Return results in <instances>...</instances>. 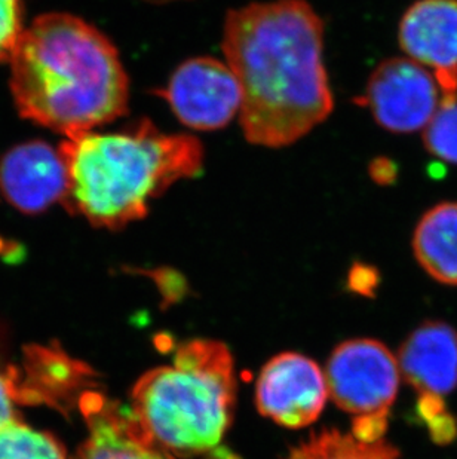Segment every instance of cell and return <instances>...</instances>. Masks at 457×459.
<instances>
[{"mask_svg": "<svg viewBox=\"0 0 457 459\" xmlns=\"http://www.w3.org/2000/svg\"><path fill=\"white\" fill-rule=\"evenodd\" d=\"M438 82L410 58H391L371 74L363 103L380 126L393 133L425 130L440 108Z\"/></svg>", "mask_w": 457, "mask_h": 459, "instance_id": "7", "label": "cell"}, {"mask_svg": "<svg viewBox=\"0 0 457 459\" xmlns=\"http://www.w3.org/2000/svg\"><path fill=\"white\" fill-rule=\"evenodd\" d=\"M402 51L434 70L443 99L457 97V0H418L400 24Z\"/></svg>", "mask_w": 457, "mask_h": 459, "instance_id": "9", "label": "cell"}, {"mask_svg": "<svg viewBox=\"0 0 457 459\" xmlns=\"http://www.w3.org/2000/svg\"><path fill=\"white\" fill-rule=\"evenodd\" d=\"M81 409L90 434L73 459H176L147 436L131 408L85 393Z\"/></svg>", "mask_w": 457, "mask_h": 459, "instance_id": "11", "label": "cell"}, {"mask_svg": "<svg viewBox=\"0 0 457 459\" xmlns=\"http://www.w3.org/2000/svg\"><path fill=\"white\" fill-rule=\"evenodd\" d=\"M398 366L418 397L443 399L457 386V332L443 321H427L400 350Z\"/></svg>", "mask_w": 457, "mask_h": 459, "instance_id": "12", "label": "cell"}, {"mask_svg": "<svg viewBox=\"0 0 457 459\" xmlns=\"http://www.w3.org/2000/svg\"><path fill=\"white\" fill-rule=\"evenodd\" d=\"M183 126L192 130H221L242 106L241 85L228 63L196 56L178 65L160 92Z\"/></svg>", "mask_w": 457, "mask_h": 459, "instance_id": "6", "label": "cell"}, {"mask_svg": "<svg viewBox=\"0 0 457 459\" xmlns=\"http://www.w3.org/2000/svg\"><path fill=\"white\" fill-rule=\"evenodd\" d=\"M423 140L432 155L457 164V97L441 99L440 108L425 126Z\"/></svg>", "mask_w": 457, "mask_h": 459, "instance_id": "16", "label": "cell"}, {"mask_svg": "<svg viewBox=\"0 0 457 459\" xmlns=\"http://www.w3.org/2000/svg\"><path fill=\"white\" fill-rule=\"evenodd\" d=\"M235 391L228 348L194 339L178 347L173 364L138 379L131 411L158 446L187 458L220 445L232 420Z\"/></svg>", "mask_w": 457, "mask_h": 459, "instance_id": "4", "label": "cell"}, {"mask_svg": "<svg viewBox=\"0 0 457 459\" xmlns=\"http://www.w3.org/2000/svg\"><path fill=\"white\" fill-rule=\"evenodd\" d=\"M9 63L20 115L65 137L128 112L130 79L116 47L76 15L36 18L22 31Z\"/></svg>", "mask_w": 457, "mask_h": 459, "instance_id": "2", "label": "cell"}, {"mask_svg": "<svg viewBox=\"0 0 457 459\" xmlns=\"http://www.w3.org/2000/svg\"><path fill=\"white\" fill-rule=\"evenodd\" d=\"M58 152L67 176L65 207L106 230L146 217L151 201L203 165L198 139L164 134L149 119L119 133L65 137Z\"/></svg>", "mask_w": 457, "mask_h": 459, "instance_id": "3", "label": "cell"}, {"mask_svg": "<svg viewBox=\"0 0 457 459\" xmlns=\"http://www.w3.org/2000/svg\"><path fill=\"white\" fill-rule=\"evenodd\" d=\"M285 459H400V454L384 438L363 442L354 434L325 429L293 449Z\"/></svg>", "mask_w": 457, "mask_h": 459, "instance_id": "14", "label": "cell"}, {"mask_svg": "<svg viewBox=\"0 0 457 459\" xmlns=\"http://www.w3.org/2000/svg\"><path fill=\"white\" fill-rule=\"evenodd\" d=\"M0 459H65L60 443L15 420L0 429Z\"/></svg>", "mask_w": 457, "mask_h": 459, "instance_id": "15", "label": "cell"}, {"mask_svg": "<svg viewBox=\"0 0 457 459\" xmlns=\"http://www.w3.org/2000/svg\"><path fill=\"white\" fill-rule=\"evenodd\" d=\"M413 250L434 280L457 286V203H441L420 219Z\"/></svg>", "mask_w": 457, "mask_h": 459, "instance_id": "13", "label": "cell"}, {"mask_svg": "<svg viewBox=\"0 0 457 459\" xmlns=\"http://www.w3.org/2000/svg\"><path fill=\"white\" fill-rule=\"evenodd\" d=\"M221 48L241 85L242 131L255 146L284 148L334 108L323 65V22L306 0L230 9Z\"/></svg>", "mask_w": 457, "mask_h": 459, "instance_id": "1", "label": "cell"}, {"mask_svg": "<svg viewBox=\"0 0 457 459\" xmlns=\"http://www.w3.org/2000/svg\"><path fill=\"white\" fill-rule=\"evenodd\" d=\"M327 397V381L320 366L294 352L273 357L260 373L255 391L260 413L287 429L315 422Z\"/></svg>", "mask_w": 457, "mask_h": 459, "instance_id": "8", "label": "cell"}, {"mask_svg": "<svg viewBox=\"0 0 457 459\" xmlns=\"http://www.w3.org/2000/svg\"><path fill=\"white\" fill-rule=\"evenodd\" d=\"M144 2H151V4H168V2H174V0H144Z\"/></svg>", "mask_w": 457, "mask_h": 459, "instance_id": "19", "label": "cell"}, {"mask_svg": "<svg viewBox=\"0 0 457 459\" xmlns=\"http://www.w3.org/2000/svg\"><path fill=\"white\" fill-rule=\"evenodd\" d=\"M22 31V0H0V63L9 61Z\"/></svg>", "mask_w": 457, "mask_h": 459, "instance_id": "17", "label": "cell"}, {"mask_svg": "<svg viewBox=\"0 0 457 459\" xmlns=\"http://www.w3.org/2000/svg\"><path fill=\"white\" fill-rule=\"evenodd\" d=\"M0 189L4 198L27 214L44 212L65 201L67 176L58 149L30 142L11 149L0 164Z\"/></svg>", "mask_w": 457, "mask_h": 459, "instance_id": "10", "label": "cell"}, {"mask_svg": "<svg viewBox=\"0 0 457 459\" xmlns=\"http://www.w3.org/2000/svg\"><path fill=\"white\" fill-rule=\"evenodd\" d=\"M400 375L398 359L373 339H354L334 350L325 375L328 395L354 416L355 437L370 443L384 438Z\"/></svg>", "mask_w": 457, "mask_h": 459, "instance_id": "5", "label": "cell"}, {"mask_svg": "<svg viewBox=\"0 0 457 459\" xmlns=\"http://www.w3.org/2000/svg\"><path fill=\"white\" fill-rule=\"evenodd\" d=\"M11 422H13V397H11V388H9L4 377H0V429L11 424Z\"/></svg>", "mask_w": 457, "mask_h": 459, "instance_id": "18", "label": "cell"}]
</instances>
